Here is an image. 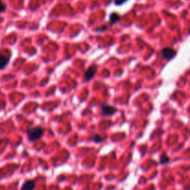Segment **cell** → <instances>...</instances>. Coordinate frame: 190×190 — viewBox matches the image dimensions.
Segmentation results:
<instances>
[{
  "label": "cell",
  "mask_w": 190,
  "mask_h": 190,
  "mask_svg": "<svg viewBox=\"0 0 190 190\" xmlns=\"http://www.w3.org/2000/svg\"><path fill=\"white\" fill-rule=\"evenodd\" d=\"M43 134H44V131L41 127H34V128H31L30 130L27 131V135H28L29 140L32 141V142L41 138Z\"/></svg>",
  "instance_id": "obj_1"
},
{
  "label": "cell",
  "mask_w": 190,
  "mask_h": 190,
  "mask_svg": "<svg viewBox=\"0 0 190 190\" xmlns=\"http://www.w3.org/2000/svg\"><path fill=\"white\" fill-rule=\"evenodd\" d=\"M95 138H96V139H97V142H101V141H102V138H100L98 136H96L94 137V139H95Z\"/></svg>",
  "instance_id": "obj_11"
},
{
  "label": "cell",
  "mask_w": 190,
  "mask_h": 190,
  "mask_svg": "<svg viewBox=\"0 0 190 190\" xmlns=\"http://www.w3.org/2000/svg\"><path fill=\"white\" fill-rule=\"evenodd\" d=\"M119 20H120V16L117 13H112L111 15H110V24H114L115 22H117Z\"/></svg>",
  "instance_id": "obj_7"
},
{
  "label": "cell",
  "mask_w": 190,
  "mask_h": 190,
  "mask_svg": "<svg viewBox=\"0 0 190 190\" xmlns=\"http://www.w3.org/2000/svg\"><path fill=\"white\" fill-rule=\"evenodd\" d=\"M162 57L165 58V60H171V58H172L175 55H176V52H175L174 49H172L171 48H165L162 49Z\"/></svg>",
  "instance_id": "obj_3"
},
{
  "label": "cell",
  "mask_w": 190,
  "mask_h": 190,
  "mask_svg": "<svg viewBox=\"0 0 190 190\" xmlns=\"http://www.w3.org/2000/svg\"><path fill=\"white\" fill-rule=\"evenodd\" d=\"M5 8H6L5 5L3 4V2L1 1V0H0V13H1V12H3V11L5 10Z\"/></svg>",
  "instance_id": "obj_9"
},
{
  "label": "cell",
  "mask_w": 190,
  "mask_h": 190,
  "mask_svg": "<svg viewBox=\"0 0 190 190\" xmlns=\"http://www.w3.org/2000/svg\"><path fill=\"white\" fill-rule=\"evenodd\" d=\"M127 1V0H114V3L116 4V5H118V6H121V5H123V3H125Z\"/></svg>",
  "instance_id": "obj_8"
},
{
  "label": "cell",
  "mask_w": 190,
  "mask_h": 190,
  "mask_svg": "<svg viewBox=\"0 0 190 190\" xmlns=\"http://www.w3.org/2000/svg\"><path fill=\"white\" fill-rule=\"evenodd\" d=\"M169 160V158L168 157H166V156H162V158L160 159V162H162V163H165V162H167Z\"/></svg>",
  "instance_id": "obj_10"
},
{
  "label": "cell",
  "mask_w": 190,
  "mask_h": 190,
  "mask_svg": "<svg viewBox=\"0 0 190 190\" xmlns=\"http://www.w3.org/2000/svg\"><path fill=\"white\" fill-rule=\"evenodd\" d=\"M96 71H97V67L96 66H91L90 68H88V69L86 70L85 74H84V79L86 81L91 80L95 76Z\"/></svg>",
  "instance_id": "obj_4"
},
{
  "label": "cell",
  "mask_w": 190,
  "mask_h": 190,
  "mask_svg": "<svg viewBox=\"0 0 190 190\" xmlns=\"http://www.w3.org/2000/svg\"><path fill=\"white\" fill-rule=\"evenodd\" d=\"M9 61V58L0 53V69H4Z\"/></svg>",
  "instance_id": "obj_5"
},
{
  "label": "cell",
  "mask_w": 190,
  "mask_h": 190,
  "mask_svg": "<svg viewBox=\"0 0 190 190\" xmlns=\"http://www.w3.org/2000/svg\"><path fill=\"white\" fill-rule=\"evenodd\" d=\"M101 112L104 116H111L113 114H115L117 112V109L113 106L108 105V104H104L102 106L101 109Z\"/></svg>",
  "instance_id": "obj_2"
},
{
  "label": "cell",
  "mask_w": 190,
  "mask_h": 190,
  "mask_svg": "<svg viewBox=\"0 0 190 190\" xmlns=\"http://www.w3.org/2000/svg\"><path fill=\"white\" fill-rule=\"evenodd\" d=\"M35 186V183L34 181H26L22 185L21 190H34Z\"/></svg>",
  "instance_id": "obj_6"
}]
</instances>
